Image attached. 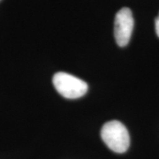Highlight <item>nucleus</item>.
Here are the masks:
<instances>
[{"instance_id":"2","label":"nucleus","mask_w":159,"mask_h":159,"mask_svg":"<svg viewBox=\"0 0 159 159\" xmlns=\"http://www.w3.org/2000/svg\"><path fill=\"white\" fill-rule=\"evenodd\" d=\"M52 82L56 90L62 97L67 99L82 97L89 89V86L84 80L64 72L54 74Z\"/></svg>"},{"instance_id":"4","label":"nucleus","mask_w":159,"mask_h":159,"mask_svg":"<svg viewBox=\"0 0 159 159\" xmlns=\"http://www.w3.org/2000/svg\"><path fill=\"white\" fill-rule=\"evenodd\" d=\"M155 26H156V32H157V34L159 37V15L158 17L155 20Z\"/></svg>"},{"instance_id":"1","label":"nucleus","mask_w":159,"mask_h":159,"mask_svg":"<svg viewBox=\"0 0 159 159\" xmlns=\"http://www.w3.org/2000/svg\"><path fill=\"white\" fill-rule=\"evenodd\" d=\"M101 137L106 146L116 153H125L130 146L129 133L118 120L109 121L102 125Z\"/></svg>"},{"instance_id":"3","label":"nucleus","mask_w":159,"mask_h":159,"mask_svg":"<svg viewBox=\"0 0 159 159\" xmlns=\"http://www.w3.org/2000/svg\"><path fill=\"white\" fill-rule=\"evenodd\" d=\"M134 17L129 8L124 7L120 9L114 21V36L115 40L120 47H125L128 44L134 29Z\"/></svg>"}]
</instances>
